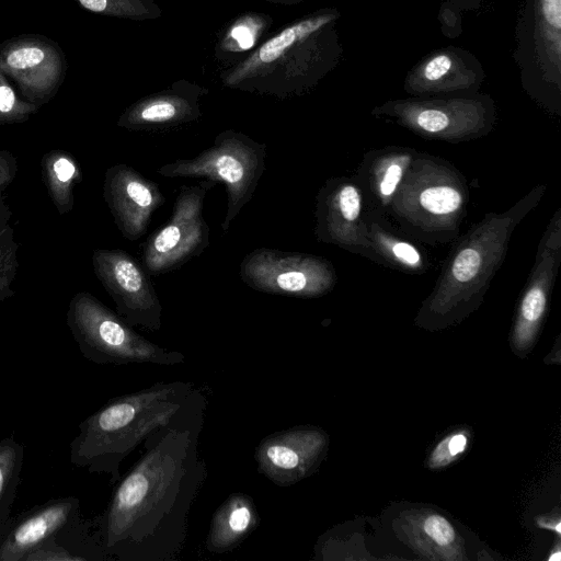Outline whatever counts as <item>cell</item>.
<instances>
[{
  "label": "cell",
  "mask_w": 561,
  "mask_h": 561,
  "mask_svg": "<svg viewBox=\"0 0 561 561\" xmlns=\"http://www.w3.org/2000/svg\"><path fill=\"white\" fill-rule=\"evenodd\" d=\"M458 8L453 1L442 4L439 10V21L443 33L448 37H456L461 33V16Z\"/></svg>",
  "instance_id": "30"
},
{
  "label": "cell",
  "mask_w": 561,
  "mask_h": 561,
  "mask_svg": "<svg viewBox=\"0 0 561 561\" xmlns=\"http://www.w3.org/2000/svg\"><path fill=\"white\" fill-rule=\"evenodd\" d=\"M458 8L476 10L480 8L481 0H451Z\"/></svg>",
  "instance_id": "33"
},
{
  "label": "cell",
  "mask_w": 561,
  "mask_h": 561,
  "mask_svg": "<svg viewBox=\"0 0 561 561\" xmlns=\"http://www.w3.org/2000/svg\"><path fill=\"white\" fill-rule=\"evenodd\" d=\"M66 322L80 353L92 363L159 366L185 363L181 352L147 340L91 293L73 295L68 304Z\"/></svg>",
  "instance_id": "5"
},
{
  "label": "cell",
  "mask_w": 561,
  "mask_h": 561,
  "mask_svg": "<svg viewBox=\"0 0 561 561\" xmlns=\"http://www.w3.org/2000/svg\"><path fill=\"white\" fill-rule=\"evenodd\" d=\"M266 145L233 130L220 133L214 144L192 159H178L157 169L164 178H199L221 182L227 190L226 233L252 198L265 171Z\"/></svg>",
  "instance_id": "7"
},
{
  "label": "cell",
  "mask_w": 561,
  "mask_h": 561,
  "mask_svg": "<svg viewBox=\"0 0 561 561\" xmlns=\"http://www.w3.org/2000/svg\"><path fill=\"white\" fill-rule=\"evenodd\" d=\"M480 61L458 47L427 54L405 76L403 89L412 96L478 93L484 80Z\"/></svg>",
  "instance_id": "17"
},
{
  "label": "cell",
  "mask_w": 561,
  "mask_h": 561,
  "mask_svg": "<svg viewBox=\"0 0 561 561\" xmlns=\"http://www.w3.org/2000/svg\"><path fill=\"white\" fill-rule=\"evenodd\" d=\"M43 182L59 215L70 213L75 205V186L81 183L83 173L72 153L53 149L41 160Z\"/></svg>",
  "instance_id": "22"
},
{
  "label": "cell",
  "mask_w": 561,
  "mask_h": 561,
  "mask_svg": "<svg viewBox=\"0 0 561 561\" xmlns=\"http://www.w3.org/2000/svg\"><path fill=\"white\" fill-rule=\"evenodd\" d=\"M18 173L16 158L8 150L0 149V192L4 191Z\"/></svg>",
  "instance_id": "31"
},
{
  "label": "cell",
  "mask_w": 561,
  "mask_h": 561,
  "mask_svg": "<svg viewBox=\"0 0 561 561\" xmlns=\"http://www.w3.org/2000/svg\"><path fill=\"white\" fill-rule=\"evenodd\" d=\"M425 534L438 546L447 547L456 538V533L451 524L440 515H430L424 520Z\"/></svg>",
  "instance_id": "28"
},
{
  "label": "cell",
  "mask_w": 561,
  "mask_h": 561,
  "mask_svg": "<svg viewBox=\"0 0 561 561\" xmlns=\"http://www.w3.org/2000/svg\"><path fill=\"white\" fill-rule=\"evenodd\" d=\"M24 461V446L13 436L0 440V525L11 513Z\"/></svg>",
  "instance_id": "24"
},
{
  "label": "cell",
  "mask_w": 561,
  "mask_h": 561,
  "mask_svg": "<svg viewBox=\"0 0 561 561\" xmlns=\"http://www.w3.org/2000/svg\"><path fill=\"white\" fill-rule=\"evenodd\" d=\"M365 202L354 178L332 176L316 196L314 236L319 242L378 263L364 220Z\"/></svg>",
  "instance_id": "12"
},
{
  "label": "cell",
  "mask_w": 561,
  "mask_h": 561,
  "mask_svg": "<svg viewBox=\"0 0 561 561\" xmlns=\"http://www.w3.org/2000/svg\"><path fill=\"white\" fill-rule=\"evenodd\" d=\"M206 407L199 388L170 423L142 442L144 453L92 518L108 559L173 561L180 556L190 511L207 478L198 451Z\"/></svg>",
  "instance_id": "1"
},
{
  "label": "cell",
  "mask_w": 561,
  "mask_h": 561,
  "mask_svg": "<svg viewBox=\"0 0 561 561\" xmlns=\"http://www.w3.org/2000/svg\"><path fill=\"white\" fill-rule=\"evenodd\" d=\"M103 197L122 236L140 239L151 216L165 203L159 185L125 163L110 167L104 175Z\"/></svg>",
  "instance_id": "16"
},
{
  "label": "cell",
  "mask_w": 561,
  "mask_h": 561,
  "mask_svg": "<svg viewBox=\"0 0 561 561\" xmlns=\"http://www.w3.org/2000/svg\"><path fill=\"white\" fill-rule=\"evenodd\" d=\"M231 36L238 42L242 49H249L254 44V37L251 31L244 25L233 27Z\"/></svg>",
  "instance_id": "32"
},
{
  "label": "cell",
  "mask_w": 561,
  "mask_h": 561,
  "mask_svg": "<svg viewBox=\"0 0 561 561\" xmlns=\"http://www.w3.org/2000/svg\"><path fill=\"white\" fill-rule=\"evenodd\" d=\"M364 220L378 264L415 275L425 274L431 268L425 249L394 229L387 216L366 209Z\"/></svg>",
  "instance_id": "20"
},
{
  "label": "cell",
  "mask_w": 561,
  "mask_h": 561,
  "mask_svg": "<svg viewBox=\"0 0 561 561\" xmlns=\"http://www.w3.org/2000/svg\"><path fill=\"white\" fill-rule=\"evenodd\" d=\"M334 14L322 15L300 23L297 26L285 28L279 35L267 41L260 49L259 57L263 62H272L283 55L298 37L308 35L333 21Z\"/></svg>",
  "instance_id": "25"
},
{
  "label": "cell",
  "mask_w": 561,
  "mask_h": 561,
  "mask_svg": "<svg viewBox=\"0 0 561 561\" xmlns=\"http://www.w3.org/2000/svg\"><path fill=\"white\" fill-rule=\"evenodd\" d=\"M546 184L530 188L502 213H488L456 239L431 294L423 301L417 321L444 327L476 310L508 252L517 226L539 205Z\"/></svg>",
  "instance_id": "2"
},
{
  "label": "cell",
  "mask_w": 561,
  "mask_h": 561,
  "mask_svg": "<svg viewBox=\"0 0 561 561\" xmlns=\"http://www.w3.org/2000/svg\"><path fill=\"white\" fill-rule=\"evenodd\" d=\"M83 522L76 496L50 499L10 516L0 525V561H25L34 550Z\"/></svg>",
  "instance_id": "15"
},
{
  "label": "cell",
  "mask_w": 561,
  "mask_h": 561,
  "mask_svg": "<svg viewBox=\"0 0 561 561\" xmlns=\"http://www.w3.org/2000/svg\"><path fill=\"white\" fill-rule=\"evenodd\" d=\"M467 446V437L463 434H455L445 438L434 450L432 463L444 466L454 457L461 454Z\"/></svg>",
  "instance_id": "29"
},
{
  "label": "cell",
  "mask_w": 561,
  "mask_h": 561,
  "mask_svg": "<svg viewBox=\"0 0 561 561\" xmlns=\"http://www.w3.org/2000/svg\"><path fill=\"white\" fill-rule=\"evenodd\" d=\"M421 138L460 144L488 136L497 121L489 94L411 96L389 100L371 110Z\"/></svg>",
  "instance_id": "6"
},
{
  "label": "cell",
  "mask_w": 561,
  "mask_h": 561,
  "mask_svg": "<svg viewBox=\"0 0 561 561\" xmlns=\"http://www.w3.org/2000/svg\"><path fill=\"white\" fill-rule=\"evenodd\" d=\"M561 559L560 557V551H557L554 554H552L549 560H552V561H559Z\"/></svg>",
  "instance_id": "34"
},
{
  "label": "cell",
  "mask_w": 561,
  "mask_h": 561,
  "mask_svg": "<svg viewBox=\"0 0 561 561\" xmlns=\"http://www.w3.org/2000/svg\"><path fill=\"white\" fill-rule=\"evenodd\" d=\"M92 266L128 324L152 332L161 329L162 305L150 275L136 259L122 249H96Z\"/></svg>",
  "instance_id": "11"
},
{
  "label": "cell",
  "mask_w": 561,
  "mask_h": 561,
  "mask_svg": "<svg viewBox=\"0 0 561 561\" xmlns=\"http://www.w3.org/2000/svg\"><path fill=\"white\" fill-rule=\"evenodd\" d=\"M328 436L319 427L298 425L268 434L257 444V471L286 488L312 474L325 455Z\"/></svg>",
  "instance_id": "13"
},
{
  "label": "cell",
  "mask_w": 561,
  "mask_h": 561,
  "mask_svg": "<svg viewBox=\"0 0 561 561\" xmlns=\"http://www.w3.org/2000/svg\"><path fill=\"white\" fill-rule=\"evenodd\" d=\"M18 251L14 230L7 225L0 231V305L14 295L12 285L19 268Z\"/></svg>",
  "instance_id": "26"
},
{
  "label": "cell",
  "mask_w": 561,
  "mask_h": 561,
  "mask_svg": "<svg viewBox=\"0 0 561 561\" xmlns=\"http://www.w3.org/2000/svg\"><path fill=\"white\" fill-rule=\"evenodd\" d=\"M198 389L193 382L160 381L110 399L79 424L70 462L89 473L107 474L115 484L124 459L170 423Z\"/></svg>",
  "instance_id": "3"
},
{
  "label": "cell",
  "mask_w": 561,
  "mask_h": 561,
  "mask_svg": "<svg viewBox=\"0 0 561 561\" xmlns=\"http://www.w3.org/2000/svg\"><path fill=\"white\" fill-rule=\"evenodd\" d=\"M260 525L252 496L233 492L214 512L205 549L210 553H228L237 549Z\"/></svg>",
  "instance_id": "21"
},
{
  "label": "cell",
  "mask_w": 561,
  "mask_h": 561,
  "mask_svg": "<svg viewBox=\"0 0 561 561\" xmlns=\"http://www.w3.org/2000/svg\"><path fill=\"white\" fill-rule=\"evenodd\" d=\"M239 275L256 291L296 298L322 297L337 282L335 267L327 257L271 248L249 252Z\"/></svg>",
  "instance_id": "8"
},
{
  "label": "cell",
  "mask_w": 561,
  "mask_h": 561,
  "mask_svg": "<svg viewBox=\"0 0 561 561\" xmlns=\"http://www.w3.org/2000/svg\"><path fill=\"white\" fill-rule=\"evenodd\" d=\"M215 184L203 180L181 186L170 218L144 244L141 265L150 276L178 270L208 247L210 231L203 207L207 192Z\"/></svg>",
  "instance_id": "9"
},
{
  "label": "cell",
  "mask_w": 561,
  "mask_h": 561,
  "mask_svg": "<svg viewBox=\"0 0 561 561\" xmlns=\"http://www.w3.org/2000/svg\"><path fill=\"white\" fill-rule=\"evenodd\" d=\"M468 203L465 175L444 158L419 151L387 216L419 243L447 244L459 237Z\"/></svg>",
  "instance_id": "4"
},
{
  "label": "cell",
  "mask_w": 561,
  "mask_h": 561,
  "mask_svg": "<svg viewBox=\"0 0 561 561\" xmlns=\"http://www.w3.org/2000/svg\"><path fill=\"white\" fill-rule=\"evenodd\" d=\"M38 110V105L20 98L10 80L0 71V125L24 123Z\"/></svg>",
  "instance_id": "27"
},
{
  "label": "cell",
  "mask_w": 561,
  "mask_h": 561,
  "mask_svg": "<svg viewBox=\"0 0 561 561\" xmlns=\"http://www.w3.org/2000/svg\"><path fill=\"white\" fill-rule=\"evenodd\" d=\"M533 65L538 79L531 98L551 114H561V0H535Z\"/></svg>",
  "instance_id": "18"
},
{
  "label": "cell",
  "mask_w": 561,
  "mask_h": 561,
  "mask_svg": "<svg viewBox=\"0 0 561 561\" xmlns=\"http://www.w3.org/2000/svg\"><path fill=\"white\" fill-rule=\"evenodd\" d=\"M0 71L21 96L39 107L57 94L67 72L59 44L42 34H21L0 43Z\"/></svg>",
  "instance_id": "10"
},
{
  "label": "cell",
  "mask_w": 561,
  "mask_h": 561,
  "mask_svg": "<svg viewBox=\"0 0 561 561\" xmlns=\"http://www.w3.org/2000/svg\"><path fill=\"white\" fill-rule=\"evenodd\" d=\"M190 104L170 99H156L138 104L121 116L117 125L130 130L171 127L193 117Z\"/></svg>",
  "instance_id": "23"
},
{
  "label": "cell",
  "mask_w": 561,
  "mask_h": 561,
  "mask_svg": "<svg viewBox=\"0 0 561 561\" xmlns=\"http://www.w3.org/2000/svg\"><path fill=\"white\" fill-rule=\"evenodd\" d=\"M561 263V207L550 218L537 247L535 262L522 291L512 340L527 350L543 322Z\"/></svg>",
  "instance_id": "14"
},
{
  "label": "cell",
  "mask_w": 561,
  "mask_h": 561,
  "mask_svg": "<svg viewBox=\"0 0 561 561\" xmlns=\"http://www.w3.org/2000/svg\"><path fill=\"white\" fill-rule=\"evenodd\" d=\"M419 151L387 146L364 153L354 176L367 209L387 216L391 202Z\"/></svg>",
  "instance_id": "19"
}]
</instances>
